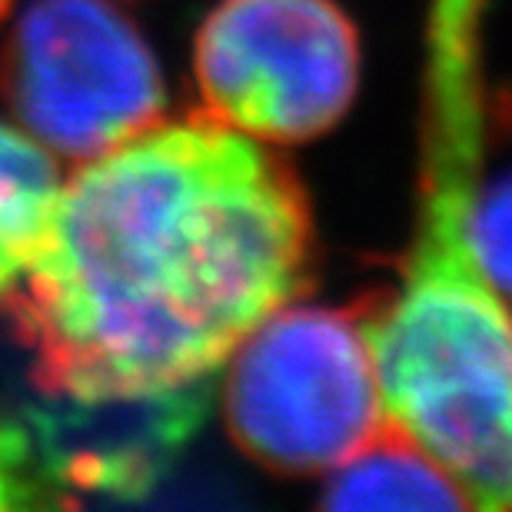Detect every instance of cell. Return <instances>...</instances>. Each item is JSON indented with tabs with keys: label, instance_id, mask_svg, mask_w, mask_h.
<instances>
[{
	"label": "cell",
	"instance_id": "9c48e42d",
	"mask_svg": "<svg viewBox=\"0 0 512 512\" xmlns=\"http://www.w3.org/2000/svg\"><path fill=\"white\" fill-rule=\"evenodd\" d=\"M469 240L486 280L512 306V173L476 193Z\"/></svg>",
	"mask_w": 512,
	"mask_h": 512
},
{
	"label": "cell",
	"instance_id": "30bf717a",
	"mask_svg": "<svg viewBox=\"0 0 512 512\" xmlns=\"http://www.w3.org/2000/svg\"><path fill=\"white\" fill-rule=\"evenodd\" d=\"M57 503L64 499L44 476L30 429L0 419V509H37Z\"/></svg>",
	"mask_w": 512,
	"mask_h": 512
},
{
	"label": "cell",
	"instance_id": "5b68a950",
	"mask_svg": "<svg viewBox=\"0 0 512 512\" xmlns=\"http://www.w3.org/2000/svg\"><path fill=\"white\" fill-rule=\"evenodd\" d=\"M360 34L336 0H220L193 74L213 120L263 143L333 130L360 90Z\"/></svg>",
	"mask_w": 512,
	"mask_h": 512
},
{
	"label": "cell",
	"instance_id": "52a82bcc",
	"mask_svg": "<svg viewBox=\"0 0 512 512\" xmlns=\"http://www.w3.org/2000/svg\"><path fill=\"white\" fill-rule=\"evenodd\" d=\"M323 509H469L459 483L413 443L403 429L386 423L383 433L330 469Z\"/></svg>",
	"mask_w": 512,
	"mask_h": 512
},
{
	"label": "cell",
	"instance_id": "6da1fadb",
	"mask_svg": "<svg viewBox=\"0 0 512 512\" xmlns=\"http://www.w3.org/2000/svg\"><path fill=\"white\" fill-rule=\"evenodd\" d=\"M296 170L210 114L153 124L60 187L37 260L7 296L44 396L200 386L313 280Z\"/></svg>",
	"mask_w": 512,
	"mask_h": 512
},
{
	"label": "cell",
	"instance_id": "277c9868",
	"mask_svg": "<svg viewBox=\"0 0 512 512\" xmlns=\"http://www.w3.org/2000/svg\"><path fill=\"white\" fill-rule=\"evenodd\" d=\"M0 94L30 137L80 163L167 107L157 57L114 0H30L0 54Z\"/></svg>",
	"mask_w": 512,
	"mask_h": 512
},
{
	"label": "cell",
	"instance_id": "8992f818",
	"mask_svg": "<svg viewBox=\"0 0 512 512\" xmlns=\"http://www.w3.org/2000/svg\"><path fill=\"white\" fill-rule=\"evenodd\" d=\"M203 403V383L153 396H44L30 436L54 489L133 499L200 426Z\"/></svg>",
	"mask_w": 512,
	"mask_h": 512
},
{
	"label": "cell",
	"instance_id": "ba28073f",
	"mask_svg": "<svg viewBox=\"0 0 512 512\" xmlns=\"http://www.w3.org/2000/svg\"><path fill=\"white\" fill-rule=\"evenodd\" d=\"M57 160L24 127L0 120V300L37 260L60 200Z\"/></svg>",
	"mask_w": 512,
	"mask_h": 512
},
{
	"label": "cell",
	"instance_id": "7a4b0ae2",
	"mask_svg": "<svg viewBox=\"0 0 512 512\" xmlns=\"http://www.w3.org/2000/svg\"><path fill=\"white\" fill-rule=\"evenodd\" d=\"M479 167L459 153L423 157L403 283L363 303L386 419L473 506L512 509V306L469 240Z\"/></svg>",
	"mask_w": 512,
	"mask_h": 512
},
{
	"label": "cell",
	"instance_id": "3957f363",
	"mask_svg": "<svg viewBox=\"0 0 512 512\" xmlns=\"http://www.w3.org/2000/svg\"><path fill=\"white\" fill-rule=\"evenodd\" d=\"M227 363L223 416L230 436L273 473H330L389 423L366 303H286Z\"/></svg>",
	"mask_w": 512,
	"mask_h": 512
},
{
	"label": "cell",
	"instance_id": "8fae6325",
	"mask_svg": "<svg viewBox=\"0 0 512 512\" xmlns=\"http://www.w3.org/2000/svg\"><path fill=\"white\" fill-rule=\"evenodd\" d=\"M10 4H14V0H0V17L7 14V10H10Z\"/></svg>",
	"mask_w": 512,
	"mask_h": 512
}]
</instances>
